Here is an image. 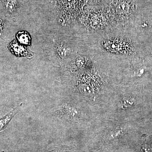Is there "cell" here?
I'll list each match as a JSON object with an SVG mask.
<instances>
[{
	"instance_id": "cell-1",
	"label": "cell",
	"mask_w": 152,
	"mask_h": 152,
	"mask_svg": "<svg viewBox=\"0 0 152 152\" xmlns=\"http://www.w3.org/2000/svg\"><path fill=\"white\" fill-rule=\"evenodd\" d=\"M0 10L15 25L31 12V0H0Z\"/></svg>"
},
{
	"instance_id": "cell-2",
	"label": "cell",
	"mask_w": 152,
	"mask_h": 152,
	"mask_svg": "<svg viewBox=\"0 0 152 152\" xmlns=\"http://www.w3.org/2000/svg\"><path fill=\"white\" fill-rule=\"evenodd\" d=\"M78 109L71 104L64 103L58 107L54 115L57 118L62 121H68L77 118L80 115Z\"/></svg>"
},
{
	"instance_id": "cell-3",
	"label": "cell",
	"mask_w": 152,
	"mask_h": 152,
	"mask_svg": "<svg viewBox=\"0 0 152 152\" xmlns=\"http://www.w3.org/2000/svg\"><path fill=\"white\" fill-rule=\"evenodd\" d=\"M5 15L0 10V38L6 39L8 37L12 26H15Z\"/></svg>"
},
{
	"instance_id": "cell-4",
	"label": "cell",
	"mask_w": 152,
	"mask_h": 152,
	"mask_svg": "<svg viewBox=\"0 0 152 152\" xmlns=\"http://www.w3.org/2000/svg\"><path fill=\"white\" fill-rule=\"evenodd\" d=\"M23 103L20 104L18 105L15 108L11 110L10 111L6 114L5 115L0 118V132L4 130L7 128L11 121L20 111L23 107Z\"/></svg>"
},
{
	"instance_id": "cell-5",
	"label": "cell",
	"mask_w": 152,
	"mask_h": 152,
	"mask_svg": "<svg viewBox=\"0 0 152 152\" xmlns=\"http://www.w3.org/2000/svg\"><path fill=\"white\" fill-rule=\"evenodd\" d=\"M23 47L21 45H19L15 41L12 42L10 45V49L11 51L14 54L19 56H27V50Z\"/></svg>"
},
{
	"instance_id": "cell-6",
	"label": "cell",
	"mask_w": 152,
	"mask_h": 152,
	"mask_svg": "<svg viewBox=\"0 0 152 152\" xmlns=\"http://www.w3.org/2000/svg\"><path fill=\"white\" fill-rule=\"evenodd\" d=\"M17 40L21 45H30L31 38L28 33L25 31H19L16 35Z\"/></svg>"
},
{
	"instance_id": "cell-7",
	"label": "cell",
	"mask_w": 152,
	"mask_h": 152,
	"mask_svg": "<svg viewBox=\"0 0 152 152\" xmlns=\"http://www.w3.org/2000/svg\"><path fill=\"white\" fill-rule=\"evenodd\" d=\"M72 148L67 146H59L54 147L53 148L50 149L45 152H72Z\"/></svg>"
},
{
	"instance_id": "cell-8",
	"label": "cell",
	"mask_w": 152,
	"mask_h": 152,
	"mask_svg": "<svg viewBox=\"0 0 152 152\" xmlns=\"http://www.w3.org/2000/svg\"><path fill=\"white\" fill-rule=\"evenodd\" d=\"M133 104V101L132 99L126 98L123 99L121 102V106L123 109H126L132 106Z\"/></svg>"
},
{
	"instance_id": "cell-9",
	"label": "cell",
	"mask_w": 152,
	"mask_h": 152,
	"mask_svg": "<svg viewBox=\"0 0 152 152\" xmlns=\"http://www.w3.org/2000/svg\"><path fill=\"white\" fill-rule=\"evenodd\" d=\"M123 133V130L121 129H118L115 130L113 131L110 134V137H111L115 138L118 137L121 134Z\"/></svg>"
},
{
	"instance_id": "cell-10",
	"label": "cell",
	"mask_w": 152,
	"mask_h": 152,
	"mask_svg": "<svg viewBox=\"0 0 152 152\" xmlns=\"http://www.w3.org/2000/svg\"><path fill=\"white\" fill-rule=\"evenodd\" d=\"M0 152H4V151H1V150H0Z\"/></svg>"
}]
</instances>
